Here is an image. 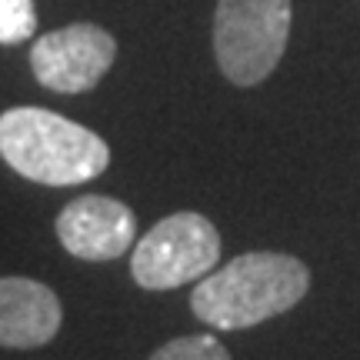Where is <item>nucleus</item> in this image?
Returning a JSON list of instances; mask_svg holds the SVG:
<instances>
[{
  "instance_id": "nucleus-2",
  "label": "nucleus",
  "mask_w": 360,
  "mask_h": 360,
  "mask_svg": "<svg viewBox=\"0 0 360 360\" xmlns=\"http://www.w3.org/2000/svg\"><path fill=\"white\" fill-rule=\"evenodd\" d=\"M0 157L20 177L47 187H77L110 167V147L101 134L44 107L0 114Z\"/></svg>"
},
{
  "instance_id": "nucleus-3",
  "label": "nucleus",
  "mask_w": 360,
  "mask_h": 360,
  "mask_svg": "<svg viewBox=\"0 0 360 360\" xmlns=\"http://www.w3.org/2000/svg\"><path fill=\"white\" fill-rule=\"evenodd\" d=\"M290 0H217L214 57L237 87H257L281 64L290 40Z\"/></svg>"
},
{
  "instance_id": "nucleus-4",
  "label": "nucleus",
  "mask_w": 360,
  "mask_h": 360,
  "mask_svg": "<svg viewBox=\"0 0 360 360\" xmlns=\"http://www.w3.org/2000/svg\"><path fill=\"white\" fill-rule=\"evenodd\" d=\"M220 233L204 214L177 210L157 220L137 240L130 254V277L143 290H174L207 277L220 264Z\"/></svg>"
},
{
  "instance_id": "nucleus-7",
  "label": "nucleus",
  "mask_w": 360,
  "mask_h": 360,
  "mask_svg": "<svg viewBox=\"0 0 360 360\" xmlns=\"http://www.w3.org/2000/svg\"><path fill=\"white\" fill-rule=\"evenodd\" d=\"M64 323V307L47 283L0 277V347L34 350L51 344Z\"/></svg>"
},
{
  "instance_id": "nucleus-6",
  "label": "nucleus",
  "mask_w": 360,
  "mask_h": 360,
  "mask_svg": "<svg viewBox=\"0 0 360 360\" xmlns=\"http://www.w3.org/2000/svg\"><path fill=\"white\" fill-rule=\"evenodd\" d=\"M57 240L80 260L124 257L137 237V214L117 197L87 193L57 214Z\"/></svg>"
},
{
  "instance_id": "nucleus-8",
  "label": "nucleus",
  "mask_w": 360,
  "mask_h": 360,
  "mask_svg": "<svg viewBox=\"0 0 360 360\" xmlns=\"http://www.w3.org/2000/svg\"><path fill=\"white\" fill-rule=\"evenodd\" d=\"M150 360H231V350L214 334H187L157 347Z\"/></svg>"
},
{
  "instance_id": "nucleus-9",
  "label": "nucleus",
  "mask_w": 360,
  "mask_h": 360,
  "mask_svg": "<svg viewBox=\"0 0 360 360\" xmlns=\"http://www.w3.org/2000/svg\"><path fill=\"white\" fill-rule=\"evenodd\" d=\"M37 34L34 0H0V44H24Z\"/></svg>"
},
{
  "instance_id": "nucleus-1",
  "label": "nucleus",
  "mask_w": 360,
  "mask_h": 360,
  "mask_svg": "<svg viewBox=\"0 0 360 360\" xmlns=\"http://www.w3.org/2000/svg\"><path fill=\"white\" fill-rule=\"evenodd\" d=\"M307 290L310 270L300 257L250 250L200 277L191 294V310L214 330H247L294 310Z\"/></svg>"
},
{
  "instance_id": "nucleus-5",
  "label": "nucleus",
  "mask_w": 360,
  "mask_h": 360,
  "mask_svg": "<svg viewBox=\"0 0 360 360\" xmlns=\"http://www.w3.org/2000/svg\"><path fill=\"white\" fill-rule=\"evenodd\" d=\"M117 60V40L97 24H67L34 40L30 70L53 94H84L103 80Z\"/></svg>"
}]
</instances>
